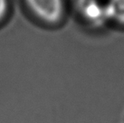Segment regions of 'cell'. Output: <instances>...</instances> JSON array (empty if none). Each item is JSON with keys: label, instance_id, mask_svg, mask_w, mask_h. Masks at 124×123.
Here are the masks:
<instances>
[{"label": "cell", "instance_id": "obj_3", "mask_svg": "<svg viewBox=\"0 0 124 123\" xmlns=\"http://www.w3.org/2000/svg\"><path fill=\"white\" fill-rule=\"evenodd\" d=\"M105 8L108 20L124 25V0H108Z\"/></svg>", "mask_w": 124, "mask_h": 123}, {"label": "cell", "instance_id": "obj_1", "mask_svg": "<svg viewBox=\"0 0 124 123\" xmlns=\"http://www.w3.org/2000/svg\"><path fill=\"white\" fill-rule=\"evenodd\" d=\"M32 13L44 22L54 24L62 19L63 0H24Z\"/></svg>", "mask_w": 124, "mask_h": 123}, {"label": "cell", "instance_id": "obj_2", "mask_svg": "<svg viewBox=\"0 0 124 123\" xmlns=\"http://www.w3.org/2000/svg\"><path fill=\"white\" fill-rule=\"evenodd\" d=\"M77 8L83 19L93 26H101L108 20L105 4L100 0H77Z\"/></svg>", "mask_w": 124, "mask_h": 123}, {"label": "cell", "instance_id": "obj_4", "mask_svg": "<svg viewBox=\"0 0 124 123\" xmlns=\"http://www.w3.org/2000/svg\"><path fill=\"white\" fill-rule=\"evenodd\" d=\"M7 8H8V3L7 0H0V21L4 18L7 14Z\"/></svg>", "mask_w": 124, "mask_h": 123}]
</instances>
